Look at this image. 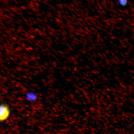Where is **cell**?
Here are the masks:
<instances>
[{"label":"cell","mask_w":134,"mask_h":134,"mask_svg":"<svg viewBox=\"0 0 134 134\" xmlns=\"http://www.w3.org/2000/svg\"><path fill=\"white\" fill-rule=\"evenodd\" d=\"M10 110L9 107L5 104H1L0 107V120L4 121L9 116Z\"/></svg>","instance_id":"obj_1"},{"label":"cell","mask_w":134,"mask_h":134,"mask_svg":"<svg viewBox=\"0 0 134 134\" xmlns=\"http://www.w3.org/2000/svg\"><path fill=\"white\" fill-rule=\"evenodd\" d=\"M119 4L122 6L127 5L128 3V0H117Z\"/></svg>","instance_id":"obj_3"},{"label":"cell","mask_w":134,"mask_h":134,"mask_svg":"<svg viewBox=\"0 0 134 134\" xmlns=\"http://www.w3.org/2000/svg\"><path fill=\"white\" fill-rule=\"evenodd\" d=\"M26 97L28 100L30 101H35L37 98V96L35 93H28L26 94Z\"/></svg>","instance_id":"obj_2"}]
</instances>
